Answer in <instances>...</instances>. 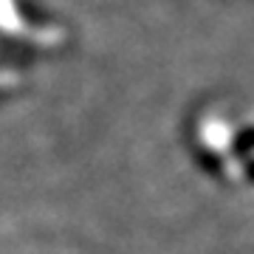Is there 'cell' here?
<instances>
[{"instance_id": "cell-1", "label": "cell", "mask_w": 254, "mask_h": 254, "mask_svg": "<svg viewBox=\"0 0 254 254\" xmlns=\"http://www.w3.org/2000/svg\"><path fill=\"white\" fill-rule=\"evenodd\" d=\"M65 43V26L37 0H0V88L17 85Z\"/></svg>"}]
</instances>
